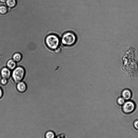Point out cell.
<instances>
[{
  "mask_svg": "<svg viewBox=\"0 0 138 138\" xmlns=\"http://www.w3.org/2000/svg\"><path fill=\"white\" fill-rule=\"evenodd\" d=\"M46 46L52 50H54L58 48L60 45V40L57 35L52 34L47 36L45 40Z\"/></svg>",
  "mask_w": 138,
  "mask_h": 138,
  "instance_id": "7a4b0ae2",
  "label": "cell"
},
{
  "mask_svg": "<svg viewBox=\"0 0 138 138\" xmlns=\"http://www.w3.org/2000/svg\"><path fill=\"white\" fill-rule=\"evenodd\" d=\"M8 11V9L5 6H0V13L2 14H5Z\"/></svg>",
  "mask_w": 138,
  "mask_h": 138,
  "instance_id": "7c38bea8",
  "label": "cell"
},
{
  "mask_svg": "<svg viewBox=\"0 0 138 138\" xmlns=\"http://www.w3.org/2000/svg\"><path fill=\"white\" fill-rule=\"evenodd\" d=\"M6 2L7 5L10 8H13L16 4V0H7Z\"/></svg>",
  "mask_w": 138,
  "mask_h": 138,
  "instance_id": "30bf717a",
  "label": "cell"
},
{
  "mask_svg": "<svg viewBox=\"0 0 138 138\" xmlns=\"http://www.w3.org/2000/svg\"><path fill=\"white\" fill-rule=\"evenodd\" d=\"M22 58V54L19 53L17 52L13 54V59L16 62H18L20 61Z\"/></svg>",
  "mask_w": 138,
  "mask_h": 138,
  "instance_id": "9c48e42d",
  "label": "cell"
},
{
  "mask_svg": "<svg viewBox=\"0 0 138 138\" xmlns=\"http://www.w3.org/2000/svg\"><path fill=\"white\" fill-rule=\"evenodd\" d=\"M1 74L2 78L8 79L10 77L11 75V70L7 67L3 68L1 70Z\"/></svg>",
  "mask_w": 138,
  "mask_h": 138,
  "instance_id": "5b68a950",
  "label": "cell"
},
{
  "mask_svg": "<svg viewBox=\"0 0 138 138\" xmlns=\"http://www.w3.org/2000/svg\"><path fill=\"white\" fill-rule=\"evenodd\" d=\"M122 95L124 99L126 100H128L131 97V93L129 90H125L123 91Z\"/></svg>",
  "mask_w": 138,
  "mask_h": 138,
  "instance_id": "ba28073f",
  "label": "cell"
},
{
  "mask_svg": "<svg viewBox=\"0 0 138 138\" xmlns=\"http://www.w3.org/2000/svg\"><path fill=\"white\" fill-rule=\"evenodd\" d=\"M7 1V0H0V1L2 2H5Z\"/></svg>",
  "mask_w": 138,
  "mask_h": 138,
  "instance_id": "d6986e66",
  "label": "cell"
},
{
  "mask_svg": "<svg viewBox=\"0 0 138 138\" xmlns=\"http://www.w3.org/2000/svg\"><path fill=\"white\" fill-rule=\"evenodd\" d=\"M0 82L2 84L4 85H6L8 83V79L6 78H2Z\"/></svg>",
  "mask_w": 138,
  "mask_h": 138,
  "instance_id": "5bb4252c",
  "label": "cell"
},
{
  "mask_svg": "<svg viewBox=\"0 0 138 138\" xmlns=\"http://www.w3.org/2000/svg\"><path fill=\"white\" fill-rule=\"evenodd\" d=\"M12 73L13 79L16 83L22 81L24 78L25 71L24 68L21 66L16 67Z\"/></svg>",
  "mask_w": 138,
  "mask_h": 138,
  "instance_id": "3957f363",
  "label": "cell"
},
{
  "mask_svg": "<svg viewBox=\"0 0 138 138\" xmlns=\"http://www.w3.org/2000/svg\"><path fill=\"white\" fill-rule=\"evenodd\" d=\"M135 107V105L133 102L128 101L124 104L123 108L124 112L128 113L132 112Z\"/></svg>",
  "mask_w": 138,
  "mask_h": 138,
  "instance_id": "277c9868",
  "label": "cell"
},
{
  "mask_svg": "<svg viewBox=\"0 0 138 138\" xmlns=\"http://www.w3.org/2000/svg\"><path fill=\"white\" fill-rule=\"evenodd\" d=\"M55 136L54 133L51 131L47 132L45 135V136L46 138H53L55 137Z\"/></svg>",
  "mask_w": 138,
  "mask_h": 138,
  "instance_id": "8fae6325",
  "label": "cell"
},
{
  "mask_svg": "<svg viewBox=\"0 0 138 138\" xmlns=\"http://www.w3.org/2000/svg\"><path fill=\"white\" fill-rule=\"evenodd\" d=\"M55 53L56 54H60L61 52V50L60 47H59L55 49L54 50Z\"/></svg>",
  "mask_w": 138,
  "mask_h": 138,
  "instance_id": "9a60e30c",
  "label": "cell"
},
{
  "mask_svg": "<svg viewBox=\"0 0 138 138\" xmlns=\"http://www.w3.org/2000/svg\"><path fill=\"white\" fill-rule=\"evenodd\" d=\"M7 66L10 70H13L16 67V62L13 59H10L7 62Z\"/></svg>",
  "mask_w": 138,
  "mask_h": 138,
  "instance_id": "52a82bcc",
  "label": "cell"
},
{
  "mask_svg": "<svg viewBox=\"0 0 138 138\" xmlns=\"http://www.w3.org/2000/svg\"><path fill=\"white\" fill-rule=\"evenodd\" d=\"M125 99L122 97L119 98L117 102L118 104L121 105H122L125 103Z\"/></svg>",
  "mask_w": 138,
  "mask_h": 138,
  "instance_id": "4fadbf2b",
  "label": "cell"
},
{
  "mask_svg": "<svg viewBox=\"0 0 138 138\" xmlns=\"http://www.w3.org/2000/svg\"><path fill=\"white\" fill-rule=\"evenodd\" d=\"M16 88L18 91L21 93L25 92L27 90V86L25 83L22 81L18 83Z\"/></svg>",
  "mask_w": 138,
  "mask_h": 138,
  "instance_id": "8992f818",
  "label": "cell"
},
{
  "mask_svg": "<svg viewBox=\"0 0 138 138\" xmlns=\"http://www.w3.org/2000/svg\"><path fill=\"white\" fill-rule=\"evenodd\" d=\"M77 37L74 33L68 32L64 33L61 37V41L64 46H71L77 42Z\"/></svg>",
  "mask_w": 138,
  "mask_h": 138,
  "instance_id": "6da1fadb",
  "label": "cell"
},
{
  "mask_svg": "<svg viewBox=\"0 0 138 138\" xmlns=\"http://www.w3.org/2000/svg\"><path fill=\"white\" fill-rule=\"evenodd\" d=\"M65 134H61V135H59L58 136V137H57V138H65Z\"/></svg>",
  "mask_w": 138,
  "mask_h": 138,
  "instance_id": "ac0fdd59",
  "label": "cell"
},
{
  "mask_svg": "<svg viewBox=\"0 0 138 138\" xmlns=\"http://www.w3.org/2000/svg\"><path fill=\"white\" fill-rule=\"evenodd\" d=\"M3 90L0 88V99L3 96Z\"/></svg>",
  "mask_w": 138,
  "mask_h": 138,
  "instance_id": "e0dca14e",
  "label": "cell"
},
{
  "mask_svg": "<svg viewBox=\"0 0 138 138\" xmlns=\"http://www.w3.org/2000/svg\"><path fill=\"white\" fill-rule=\"evenodd\" d=\"M135 127L138 130V121H135L134 124Z\"/></svg>",
  "mask_w": 138,
  "mask_h": 138,
  "instance_id": "2e32d148",
  "label": "cell"
}]
</instances>
